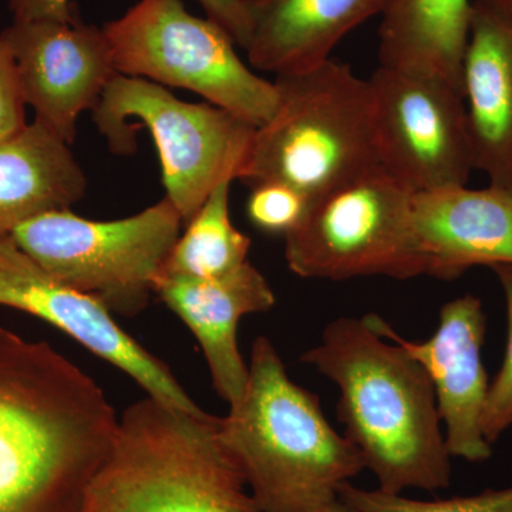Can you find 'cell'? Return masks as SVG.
I'll use <instances>...</instances> for the list:
<instances>
[{"instance_id":"obj_22","label":"cell","mask_w":512,"mask_h":512,"mask_svg":"<svg viewBox=\"0 0 512 512\" xmlns=\"http://www.w3.org/2000/svg\"><path fill=\"white\" fill-rule=\"evenodd\" d=\"M309 201L284 184H259L251 188L247 202L249 221L266 234L286 235L301 224Z\"/></svg>"},{"instance_id":"obj_4","label":"cell","mask_w":512,"mask_h":512,"mask_svg":"<svg viewBox=\"0 0 512 512\" xmlns=\"http://www.w3.org/2000/svg\"><path fill=\"white\" fill-rule=\"evenodd\" d=\"M220 419L150 396L131 404L82 512H261L222 443Z\"/></svg>"},{"instance_id":"obj_13","label":"cell","mask_w":512,"mask_h":512,"mask_svg":"<svg viewBox=\"0 0 512 512\" xmlns=\"http://www.w3.org/2000/svg\"><path fill=\"white\" fill-rule=\"evenodd\" d=\"M370 325L397 345L426 370L446 426V446L451 457L481 463L493 456V446L485 440L483 417L487 403V372L483 345L487 318L483 302L467 293L446 303L440 311L437 332L424 342L402 338L377 315H367Z\"/></svg>"},{"instance_id":"obj_24","label":"cell","mask_w":512,"mask_h":512,"mask_svg":"<svg viewBox=\"0 0 512 512\" xmlns=\"http://www.w3.org/2000/svg\"><path fill=\"white\" fill-rule=\"evenodd\" d=\"M15 63L0 33V143L28 126Z\"/></svg>"},{"instance_id":"obj_26","label":"cell","mask_w":512,"mask_h":512,"mask_svg":"<svg viewBox=\"0 0 512 512\" xmlns=\"http://www.w3.org/2000/svg\"><path fill=\"white\" fill-rule=\"evenodd\" d=\"M13 20H59L73 22L79 19L72 0H9Z\"/></svg>"},{"instance_id":"obj_1","label":"cell","mask_w":512,"mask_h":512,"mask_svg":"<svg viewBox=\"0 0 512 512\" xmlns=\"http://www.w3.org/2000/svg\"><path fill=\"white\" fill-rule=\"evenodd\" d=\"M117 421L80 367L0 328V512H82Z\"/></svg>"},{"instance_id":"obj_3","label":"cell","mask_w":512,"mask_h":512,"mask_svg":"<svg viewBox=\"0 0 512 512\" xmlns=\"http://www.w3.org/2000/svg\"><path fill=\"white\" fill-rule=\"evenodd\" d=\"M247 390L220 419V437L261 512H318L365 470L330 426L319 397L293 382L274 343L255 339Z\"/></svg>"},{"instance_id":"obj_21","label":"cell","mask_w":512,"mask_h":512,"mask_svg":"<svg viewBox=\"0 0 512 512\" xmlns=\"http://www.w3.org/2000/svg\"><path fill=\"white\" fill-rule=\"evenodd\" d=\"M339 495L359 512H512V485L467 497L424 501L386 493L379 488L363 490L348 483L340 488Z\"/></svg>"},{"instance_id":"obj_14","label":"cell","mask_w":512,"mask_h":512,"mask_svg":"<svg viewBox=\"0 0 512 512\" xmlns=\"http://www.w3.org/2000/svg\"><path fill=\"white\" fill-rule=\"evenodd\" d=\"M156 295L200 343L215 392L229 407L237 404L249 377L238 346L239 322L251 313L268 312L276 303L265 276L249 261L215 278L160 275Z\"/></svg>"},{"instance_id":"obj_16","label":"cell","mask_w":512,"mask_h":512,"mask_svg":"<svg viewBox=\"0 0 512 512\" xmlns=\"http://www.w3.org/2000/svg\"><path fill=\"white\" fill-rule=\"evenodd\" d=\"M463 94L474 170L512 190V0H473Z\"/></svg>"},{"instance_id":"obj_15","label":"cell","mask_w":512,"mask_h":512,"mask_svg":"<svg viewBox=\"0 0 512 512\" xmlns=\"http://www.w3.org/2000/svg\"><path fill=\"white\" fill-rule=\"evenodd\" d=\"M424 275L453 281L474 266L512 265V190L488 185L413 195Z\"/></svg>"},{"instance_id":"obj_19","label":"cell","mask_w":512,"mask_h":512,"mask_svg":"<svg viewBox=\"0 0 512 512\" xmlns=\"http://www.w3.org/2000/svg\"><path fill=\"white\" fill-rule=\"evenodd\" d=\"M471 6L473 0H387L379 28L380 66L441 77L463 93Z\"/></svg>"},{"instance_id":"obj_18","label":"cell","mask_w":512,"mask_h":512,"mask_svg":"<svg viewBox=\"0 0 512 512\" xmlns=\"http://www.w3.org/2000/svg\"><path fill=\"white\" fill-rule=\"evenodd\" d=\"M86 190L70 144L40 121L0 143V235L46 212L69 210Z\"/></svg>"},{"instance_id":"obj_7","label":"cell","mask_w":512,"mask_h":512,"mask_svg":"<svg viewBox=\"0 0 512 512\" xmlns=\"http://www.w3.org/2000/svg\"><path fill=\"white\" fill-rule=\"evenodd\" d=\"M184 227L163 198L114 221L86 220L72 210L46 212L12 237L60 282L92 296L113 315L134 318L156 295V282Z\"/></svg>"},{"instance_id":"obj_8","label":"cell","mask_w":512,"mask_h":512,"mask_svg":"<svg viewBox=\"0 0 512 512\" xmlns=\"http://www.w3.org/2000/svg\"><path fill=\"white\" fill-rule=\"evenodd\" d=\"M103 29L117 73L188 90L254 127L274 114L275 82L252 72L232 37L181 0H140Z\"/></svg>"},{"instance_id":"obj_2","label":"cell","mask_w":512,"mask_h":512,"mask_svg":"<svg viewBox=\"0 0 512 512\" xmlns=\"http://www.w3.org/2000/svg\"><path fill=\"white\" fill-rule=\"evenodd\" d=\"M305 365L338 386L336 413L379 490L450 485L451 456L433 383L424 367L365 318L332 320Z\"/></svg>"},{"instance_id":"obj_6","label":"cell","mask_w":512,"mask_h":512,"mask_svg":"<svg viewBox=\"0 0 512 512\" xmlns=\"http://www.w3.org/2000/svg\"><path fill=\"white\" fill-rule=\"evenodd\" d=\"M113 153L137 148L147 128L160 156L163 184L183 224L195 217L224 178L237 180L255 128L210 103H185L161 84L117 73L93 110Z\"/></svg>"},{"instance_id":"obj_23","label":"cell","mask_w":512,"mask_h":512,"mask_svg":"<svg viewBox=\"0 0 512 512\" xmlns=\"http://www.w3.org/2000/svg\"><path fill=\"white\" fill-rule=\"evenodd\" d=\"M491 269L503 288L508 322L504 362L493 383H490L483 417L485 440L493 446L512 427V265H497Z\"/></svg>"},{"instance_id":"obj_10","label":"cell","mask_w":512,"mask_h":512,"mask_svg":"<svg viewBox=\"0 0 512 512\" xmlns=\"http://www.w3.org/2000/svg\"><path fill=\"white\" fill-rule=\"evenodd\" d=\"M369 82L384 173L413 194L467 185L474 163L463 93L441 77L382 66Z\"/></svg>"},{"instance_id":"obj_9","label":"cell","mask_w":512,"mask_h":512,"mask_svg":"<svg viewBox=\"0 0 512 512\" xmlns=\"http://www.w3.org/2000/svg\"><path fill=\"white\" fill-rule=\"evenodd\" d=\"M413 192L382 168L328 192L285 237V259L306 279L424 275L413 228Z\"/></svg>"},{"instance_id":"obj_20","label":"cell","mask_w":512,"mask_h":512,"mask_svg":"<svg viewBox=\"0 0 512 512\" xmlns=\"http://www.w3.org/2000/svg\"><path fill=\"white\" fill-rule=\"evenodd\" d=\"M227 177L212 190L175 242L160 275L215 278L248 262L251 239L232 224Z\"/></svg>"},{"instance_id":"obj_17","label":"cell","mask_w":512,"mask_h":512,"mask_svg":"<svg viewBox=\"0 0 512 512\" xmlns=\"http://www.w3.org/2000/svg\"><path fill=\"white\" fill-rule=\"evenodd\" d=\"M387 0H245L242 49L256 70L291 74L330 59L340 40L375 15Z\"/></svg>"},{"instance_id":"obj_27","label":"cell","mask_w":512,"mask_h":512,"mask_svg":"<svg viewBox=\"0 0 512 512\" xmlns=\"http://www.w3.org/2000/svg\"><path fill=\"white\" fill-rule=\"evenodd\" d=\"M318 512H359L356 510L355 507H352V505L346 503L343 498H339L338 500L333 501V503H330L326 505V507H323L322 510H319Z\"/></svg>"},{"instance_id":"obj_11","label":"cell","mask_w":512,"mask_h":512,"mask_svg":"<svg viewBox=\"0 0 512 512\" xmlns=\"http://www.w3.org/2000/svg\"><path fill=\"white\" fill-rule=\"evenodd\" d=\"M0 306L29 313L62 330L130 376L147 396L184 412L205 413L170 367L131 338L106 306L50 275L12 235H0Z\"/></svg>"},{"instance_id":"obj_25","label":"cell","mask_w":512,"mask_h":512,"mask_svg":"<svg viewBox=\"0 0 512 512\" xmlns=\"http://www.w3.org/2000/svg\"><path fill=\"white\" fill-rule=\"evenodd\" d=\"M208 19L220 25L234 40L235 45L244 46L247 36V9L245 0H198Z\"/></svg>"},{"instance_id":"obj_5","label":"cell","mask_w":512,"mask_h":512,"mask_svg":"<svg viewBox=\"0 0 512 512\" xmlns=\"http://www.w3.org/2000/svg\"><path fill=\"white\" fill-rule=\"evenodd\" d=\"M275 86L274 114L255 128L237 180L288 185L311 205L380 168L369 79L329 59L276 76Z\"/></svg>"},{"instance_id":"obj_12","label":"cell","mask_w":512,"mask_h":512,"mask_svg":"<svg viewBox=\"0 0 512 512\" xmlns=\"http://www.w3.org/2000/svg\"><path fill=\"white\" fill-rule=\"evenodd\" d=\"M2 37L35 120L72 144L79 117L96 109L117 74L106 32L80 18L13 20Z\"/></svg>"}]
</instances>
